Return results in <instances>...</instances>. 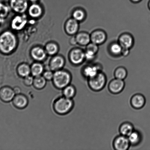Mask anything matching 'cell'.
I'll use <instances>...</instances> for the list:
<instances>
[{
	"label": "cell",
	"instance_id": "cell-1",
	"mask_svg": "<svg viewBox=\"0 0 150 150\" xmlns=\"http://www.w3.org/2000/svg\"><path fill=\"white\" fill-rule=\"evenodd\" d=\"M15 35L10 31H5L0 34V52L8 54L14 50L17 46Z\"/></svg>",
	"mask_w": 150,
	"mask_h": 150
},
{
	"label": "cell",
	"instance_id": "cell-2",
	"mask_svg": "<svg viewBox=\"0 0 150 150\" xmlns=\"http://www.w3.org/2000/svg\"><path fill=\"white\" fill-rule=\"evenodd\" d=\"M72 76L70 73L64 70H58L54 73L53 81L56 87L58 89H64L70 85Z\"/></svg>",
	"mask_w": 150,
	"mask_h": 150
},
{
	"label": "cell",
	"instance_id": "cell-3",
	"mask_svg": "<svg viewBox=\"0 0 150 150\" xmlns=\"http://www.w3.org/2000/svg\"><path fill=\"white\" fill-rule=\"evenodd\" d=\"M74 103L73 100L65 97H61L55 100L54 108L56 112L61 115L69 112L73 108Z\"/></svg>",
	"mask_w": 150,
	"mask_h": 150
},
{
	"label": "cell",
	"instance_id": "cell-4",
	"mask_svg": "<svg viewBox=\"0 0 150 150\" xmlns=\"http://www.w3.org/2000/svg\"><path fill=\"white\" fill-rule=\"evenodd\" d=\"M107 82V76L101 71L93 77L88 79V86L92 90L95 92L102 90L105 88Z\"/></svg>",
	"mask_w": 150,
	"mask_h": 150
},
{
	"label": "cell",
	"instance_id": "cell-5",
	"mask_svg": "<svg viewBox=\"0 0 150 150\" xmlns=\"http://www.w3.org/2000/svg\"><path fill=\"white\" fill-rule=\"evenodd\" d=\"M131 146L127 137L120 134L114 138L113 142V146L116 150H127Z\"/></svg>",
	"mask_w": 150,
	"mask_h": 150
},
{
	"label": "cell",
	"instance_id": "cell-6",
	"mask_svg": "<svg viewBox=\"0 0 150 150\" xmlns=\"http://www.w3.org/2000/svg\"><path fill=\"white\" fill-rule=\"evenodd\" d=\"M125 86V83L124 80L115 78L110 81L109 83L108 89L111 93L118 94L122 92Z\"/></svg>",
	"mask_w": 150,
	"mask_h": 150
},
{
	"label": "cell",
	"instance_id": "cell-7",
	"mask_svg": "<svg viewBox=\"0 0 150 150\" xmlns=\"http://www.w3.org/2000/svg\"><path fill=\"white\" fill-rule=\"evenodd\" d=\"M10 6L15 12L23 14L28 8V0H10Z\"/></svg>",
	"mask_w": 150,
	"mask_h": 150
},
{
	"label": "cell",
	"instance_id": "cell-8",
	"mask_svg": "<svg viewBox=\"0 0 150 150\" xmlns=\"http://www.w3.org/2000/svg\"><path fill=\"white\" fill-rule=\"evenodd\" d=\"M16 96L14 90L8 86H4L0 88V99L4 102L13 100Z\"/></svg>",
	"mask_w": 150,
	"mask_h": 150
},
{
	"label": "cell",
	"instance_id": "cell-9",
	"mask_svg": "<svg viewBox=\"0 0 150 150\" xmlns=\"http://www.w3.org/2000/svg\"><path fill=\"white\" fill-rule=\"evenodd\" d=\"M130 104L133 108L135 109L139 110L144 106L146 100L144 96L141 94H135L130 99Z\"/></svg>",
	"mask_w": 150,
	"mask_h": 150
},
{
	"label": "cell",
	"instance_id": "cell-10",
	"mask_svg": "<svg viewBox=\"0 0 150 150\" xmlns=\"http://www.w3.org/2000/svg\"><path fill=\"white\" fill-rule=\"evenodd\" d=\"M70 58L73 64L78 65L81 64L85 59V52L80 49L73 50L70 52Z\"/></svg>",
	"mask_w": 150,
	"mask_h": 150
},
{
	"label": "cell",
	"instance_id": "cell-11",
	"mask_svg": "<svg viewBox=\"0 0 150 150\" xmlns=\"http://www.w3.org/2000/svg\"><path fill=\"white\" fill-rule=\"evenodd\" d=\"M27 23V19L24 16H17L12 21L11 26L12 29L16 30L23 29Z\"/></svg>",
	"mask_w": 150,
	"mask_h": 150
},
{
	"label": "cell",
	"instance_id": "cell-12",
	"mask_svg": "<svg viewBox=\"0 0 150 150\" xmlns=\"http://www.w3.org/2000/svg\"><path fill=\"white\" fill-rule=\"evenodd\" d=\"M65 61L64 58L60 56L53 57L50 63V67L52 71H56L61 70L64 66Z\"/></svg>",
	"mask_w": 150,
	"mask_h": 150
},
{
	"label": "cell",
	"instance_id": "cell-13",
	"mask_svg": "<svg viewBox=\"0 0 150 150\" xmlns=\"http://www.w3.org/2000/svg\"><path fill=\"white\" fill-rule=\"evenodd\" d=\"M13 104L17 108L23 109L27 106L28 101L26 96L23 94L16 95L13 100Z\"/></svg>",
	"mask_w": 150,
	"mask_h": 150
},
{
	"label": "cell",
	"instance_id": "cell-14",
	"mask_svg": "<svg viewBox=\"0 0 150 150\" xmlns=\"http://www.w3.org/2000/svg\"><path fill=\"white\" fill-rule=\"evenodd\" d=\"M46 54L45 51L39 47L33 48L31 52L32 58L37 61H42L45 59Z\"/></svg>",
	"mask_w": 150,
	"mask_h": 150
},
{
	"label": "cell",
	"instance_id": "cell-15",
	"mask_svg": "<svg viewBox=\"0 0 150 150\" xmlns=\"http://www.w3.org/2000/svg\"><path fill=\"white\" fill-rule=\"evenodd\" d=\"M101 71L100 67L98 66H88L83 69L82 73L85 77L89 79Z\"/></svg>",
	"mask_w": 150,
	"mask_h": 150
},
{
	"label": "cell",
	"instance_id": "cell-16",
	"mask_svg": "<svg viewBox=\"0 0 150 150\" xmlns=\"http://www.w3.org/2000/svg\"><path fill=\"white\" fill-rule=\"evenodd\" d=\"M78 22L74 19H69L65 25V30L68 34L73 35L77 33L79 29Z\"/></svg>",
	"mask_w": 150,
	"mask_h": 150
},
{
	"label": "cell",
	"instance_id": "cell-17",
	"mask_svg": "<svg viewBox=\"0 0 150 150\" xmlns=\"http://www.w3.org/2000/svg\"><path fill=\"white\" fill-rule=\"evenodd\" d=\"M92 42L97 45L103 43L106 39V36L104 32L101 31H96L92 33L91 36Z\"/></svg>",
	"mask_w": 150,
	"mask_h": 150
},
{
	"label": "cell",
	"instance_id": "cell-18",
	"mask_svg": "<svg viewBox=\"0 0 150 150\" xmlns=\"http://www.w3.org/2000/svg\"><path fill=\"white\" fill-rule=\"evenodd\" d=\"M134 130L133 125L129 122H124L122 123L119 128L120 134L127 137Z\"/></svg>",
	"mask_w": 150,
	"mask_h": 150
},
{
	"label": "cell",
	"instance_id": "cell-19",
	"mask_svg": "<svg viewBox=\"0 0 150 150\" xmlns=\"http://www.w3.org/2000/svg\"><path fill=\"white\" fill-rule=\"evenodd\" d=\"M127 137L131 145L134 146L139 144L141 142L142 139V136L140 132L135 130Z\"/></svg>",
	"mask_w": 150,
	"mask_h": 150
},
{
	"label": "cell",
	"instance_id": "cell-20",
	"mask_svg": "<svg viewBox=\"0 0 150 150\" xmlns=\"http://www.w3.org/2000/svg\"><path fill=\"white\" fill-rule=\"evenodd\" d=\"M28 11L29 16L33 18L39 17L42 13V7L39 4L35 3H33L29 6Z\"/></svg>",
	"mask_w": 150,
	"mask_h": 150
},
{
	"label": "cell",
	"instance_id": "cell-21",
	"mask_svg": "<svg viewBox=\"0 0 150 150\" xmlns=\"http://www.w3.org/2000/svg\"><path fill=\"white\" fill-rule=\"evenodd\" d=\"M119 43L123 48L129 49L132 46L133 43L132 37L128 35H122L120 38Z\"/></svg>",
	"mask_w": 150,
	"mask_h": 150
},
{
	"label": "cell",
	"instance_id": "cell-22",
	"mask_svg": "<svg viewBox=\"0 0 150 150\" xmlns=\"http://www.w3.org/2000/svg\"><path fill=\"white\" fill-rule=\"evenodd\" d=\"M75 38L77 43L82 45H87L91 41L90 36L88 34L84 32L78 34Z\"/></svg>",
	"mask_w": 150,
	"mask_h": 150
},
{
	"label": "cell",
	"instance_id": "cell-23",
	"mask_svg": "<svg viewBox=\"0 0 150 150\" xmlns=\"http://www.w3.org/2000/svg\"><path fill=\"white\" fill-rule=\"evenodd\" d=\"M17 71L18 74L21 77L24 78L30 75L31 73V67L27 64H22L18 67Z\"/></svg>",
	"mask_w": 150,
	"mask_h": 150
},
{
	"label": "cell",
	"instance_id": "cell-24",
	"mask_svg": "<svg viewBox=\"0 0 150 150\" xmlns=\"http://www.w3.org/2000/svg\"><path fill=\"white\" fill-rule=\"evenodd\" d=\"M31 73L34 76H41L43 72L44 67L42 64L39 63H35L31 67Z\"/></svg>",
	"mask_w": 150,
	"mask_h": 150
},
{
	"label": "cell",
	"instance_id": "cell-25",
	"mask_svg": "<svg viewBox=\"0 0 150 150\" xmlns=\"http://www.w3.org/2000/svg\"><path fill=\"white\" fill-rule=\"evenodd\" d=\"M46 80L43 76H35L34 78L33 85L36 89H43L46 84Z\"/></svg>",
	"mask_w": 150,
	"mask_h": 150
},
{
	"label": "cell",
	"instance_id": "cell-26",
	"mask_svg": "<svg viewBox=\"0 0 150 150\" xmlns=\"http://www.w3.org/2000/svg\"><path fill=\"white\" fill-rule=\"evenodd\" d=\"M63 94L64 97L72 99L76 95V88L73 85H69L63 89Z\"/></svg>",
	"mask_w": 150,
	"mask_h": 150
},
{
	"label": "cell",
	"instance_id": "cell-27",
	"mask_svg": "<svg viewBox=\"0 0 150 150\" xmlns=\"http://www.w3.org/2000/svg\"><path fill=\"white\" fill-rule=\"evenodd\" d=\"M127 71L124 67H118L114 71V76L116 79L124 80L127 77Z\"/></svg>",
	"mask_w": 150,
	"mask_h": 150
},
{
	"label": "cell",
	"instance_id": "cell-28",
	"mask_svg": "<svg viewBox=\"0 0 150 150\" xmlns=\"http://www.w3.org/2000/svg\"><path fill=\"white\" fill-rule=\"evenodd\" d=\"M45 51L46 53L50 55H54L56 54L58 51V45L53 42L49 43L45 47Z\"/></svg>",
	"mask_w": 150,
	"mask_h": 150
},
{
	"label": "cell",
	"instance_id": "cell-29",
	"mask_svg": "<svg viewBox=\"0 0 150 150\" xmlns=\"http://www.w3.org/2000/svg\"><path fill=\"white\" fill-rule=\"evenodd\" d=\"M9 11V9L8 6L2 1L0 0V17L4 19L8 14Z\"/></svg>",
	"mask_w": 150,
	"mask_h": 150
},
{
	"label": "cell",
	"instance_id": "cell-30",
	"mask_svg": "<svg viewBox=\"0 0 150 150\" xmlns=\"http://www.w3.org/2000/svg\"><path fill=\"white\" fill-rule=\"evenodd\" d=\"M85 16L84 12L81 10L77 9L73 13V18L78 22L81 21L85 18Z\"/></svg>",
	"mask_w": 150,
	"mask_h": 150
},
{
	"label": "cell",
	"instance_id": "cell-31",
	"mask_svg": "<svg viewBox=\"0 0 150 150\" xmlns=\"http://www.w3.org/2000/svg\"><path fill=\"white\" fill-rule=\"evenodd\" d=\"M122 48L119 43H115L111 45L110 50L112 54L117 55L121 54Z\"/></svg>",
	"mask_w": 150,
	"mask_h": 150
},
{
	"label": "cell",
	"instance_id": "cell-32",
	"mask_svg": "<svg viewBox=\"0 0 150 150\" xmlns=\"http://www.w3.org/2000/svg\"><path fill=\"white\" fill-rule=\"evenodd\" d=\"M34 78L33 76H29L24 78L23 80V83L26 86H30L33 84Z\"/></svg>",
	"mask_w": 150,
	"mask_h": 150
},
{
	"label": "cell",
	"instance_id": "cell-33",
	"mask_svg": "<svg viewBox=\"0 0 150 150\" xmlns=\"http://www.w3.org/2000/svg\"><path fill=\"white\" fill-rule=\"evenodd\" d=\"M86 50L91 51L96 54L97 52L98 48V45L92 42L91 43H89L87 45Z\"/></svg>",
	"mask_w": 150,
	"mask_h": 150
},
{
	"label": "cell",
	"instance_id": "cell-34",
	"mask_svg": "<svg viewBox=\"0 0 150 150\" xmlns=\"http://www.w3.org/2000/svg\"><path fill=\"white\" fill-rule=\"evenodd\" d=\"M95 54L92 51L86 50V52H85V58L88 60H92L94 58Z\"/></svg>",
	"mask_w": 150,
	"mask_h": 150
},
{
	"label": "cell",
	"instance_id": "cell-35",
	"mask_svg": "<svg viewBox=\"0 0 150 150\" xmlns=\"http://www.w3.org/2000/svg\"><path fill=\"white\" fill-rule=\"evenodd\" d=\"M54 76V73L51 71H46L44 72L43 76L46 80H53Z\"/></svg>",
	"mask_w": 150,
	"mask_h": 150
},
{
	"label": "cell",
	"instance_id": "cell-36",
	"mask_svg": "<svg viewBox=\"0 0 150 150\" xmlns=\"http://www.w3.org/2000/svg\"><path fill=\"white\" fill-rule=\"evenodd\" d=\"M16 95H18V94H20L21 92V90L19 87L16 86L13 89Z\"/></svg>",
	"mask_w": 150,
	"mask_h": 150
},
{
	"label": "cell",
	"instance_id": "cell-37",
	"mask_svg": "<svg viewBox=\"0 0 150 150\" xmlns=\"http://www.w3.org/2000/svg\"><path fill=\"white\" fill-rule=\"evenodd\" d=\"M129 49H127V48H123L121 54H122L123 55L127 56L129 53Z\"/></svg>",
	"mask_w": 150,
	"mask_h": 150
},
{
	"label": "cell",
	"instance_id": "cell-38",
	"mask_svg": "<svg viewBox=\"0 0 150 150\" xmlns=\"http://www.w3.org/2000/svg\"><path fill=\"white\" fill-rule=\"evenodd\" d=\"M70 42L72 44H73V45H75V44H77V42H76V38H71V40H70Z\"/></svg>",
	"mask_w": 150,
	"mask_h": 150
},
{
	"label": "cell",
	"instance_id": "cell-39",
	"mask_svg": "<svg viewBox=\"0 0 150 150\" xmlns=\"http://www.w3.org/2000/svg\"><path fill=\"white\" fill-rule=\"evenodd\" d=\"M3 21H4V18L0 17V26L2 24Z\"/></svg>",
	"mask_w": 150,
	"mask_h": 150
},
{
	"label": "cell",
	"instance_id": "cell-40",
	"mask_svg": "<svg viewBox=\"0 0 150 150\" xmlns=\"http://www.w3.org/2000/svg\"><path fill=\"white\" fill-rule=\"evenodd\" d=\"M29 1L33 3H35L39 0H29Z\"/></svg>",
	"mask_w": 150,
	"mask_h": 150
},
{
	"label": "cell",
	"instance_id": "cell-41",
	"mask_svg": "<svg viewBox=\"0 0 150 150\" xmlns=\"http://www.w3.org/2000/svg\"><path fill=\"white\" fill-rule=\"evenodd\" d=\"M132 1H134V2H138V1H140L141 0H132Z\"/></svg>",
	"mask_w": 150,
	"mask_h": 150
},
{
	"label": "cell",
	"instance_id": "cell-42",
	"mask_svg": "<svg viewBox=\"0 0 150 150\" xmlns=\"http://www.w3.org/2000/svg\"><path fill=\"white\" fill-rule=\"evenodd\" d=\"M149 7L150 9V1H149Z\"/></svg>",
	"mask_w": 150,
	"mask_h": 150
}]
</instances>
